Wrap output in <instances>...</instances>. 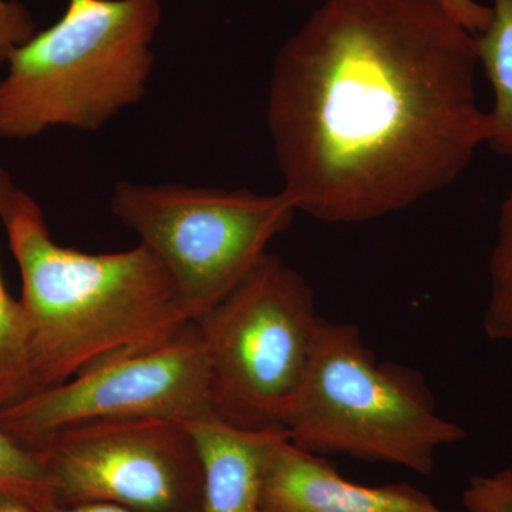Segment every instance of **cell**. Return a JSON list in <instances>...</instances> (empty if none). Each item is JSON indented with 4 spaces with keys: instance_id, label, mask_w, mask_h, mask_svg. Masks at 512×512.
<instances>
[{
    "instance_id": "obj_1",
    "label": "cell",
    "mask_w": 512,
    "mask_h": 512,
    "mask_svg": "<svg viewBox=\"0 0 512 512\" xmlns=\"http://www.w3.org/2000/svg\"><path fill=\"white\" fill-rule=\"evenodd\" d=\"M476 36L437 0H325L279 50L268 127L296 211L360 224L454 183L487 146Z\"/></svg>"
},
{
    "instance_id": "obj_2",
    "label": "cell",
    "mask_w": 512,
    "mask_h": 512,
    "mask_svg": "<svg viewBox=\"0 0 512 512\" xmlns=\"http://www.w3.org/2000/svg\"><path fill=\"white\" fill-rule=\"evenodd\" d=\"M0 220L22 276L37 392L154 348L191 322L173 278L144 245L113 254L62 247L16 185Z\"/></svg>"
},
{
    "instance_id": "obj_3",
    "label": "cell",
    "mask_w": 512,
    "mask_h": 512,
    "mask_svg": "<svg viewBox=\"0 0 512 512\" xmlns=\"http://www.w3.org/2000/svg\"><path fill=\"white\" fill-rule=\"evenodd\" d=\"M160 0H69L52 28L9 53L0 80V138L49 127L99 130L147 92Z\"/></svg>"
},
{
    "instance_id": "obj_4",
    "label": "cell",
    "mask_w": 512,
    "mask_h": 512,
    "mask_svg": "<svg viewBox=\"0 0 512 512\" xmlns=\"http://www.w3.org/2000/svg\"><path fill=\"white\" fill-rule=\"evenodd\" d=\"M285 431L318 456L343 454L419 474L434 470L441 448L466 437L437 414L420 377L377 363L352 323L325 319Z\"/></svg>"
},
{
    "instance_id": "obj_5",
    "label": "cell",
    "mask_w": 512,
    "mask_h": 512,
    "mask_svg": "<svg viewBox=\"0 0 512 512\" xmlns=\"http://www.w3.org/2000/svg\"><path fill=\"white\" fill-rule=\"evenodd\" d=\"M322 320L305 278L266 255L227 298L195 320L215 416L238 429L285 430Z\"/></svg>"
},
{
    "instance_id": "obj_6",
    "label": "cell",
    "mask_w": 512,
    "mask_h": 512,
    "mask_svg": "<svg viewBox=\"0 0 512 512\" xmlns=\"http://www.w3.org/2000/svg\"><path fill=\"white\" fill-rule=\"evenodd\" d=\"M110 210L167 269L192 320L252 274L298 212L282 191L128 181L114 187Z\"/></svg>"
},
{
    "instance_id": "obj_7",
    "label": "cell",
    "mask_w": 512,
    "mask_h": 512,
    "mask_svg": "<svg viewBox=\"0 0 512 512\" xmlns=\"http://www.w3.org/2000/svg\"><path fill=\"white\" fill-rule=\"evenodd\" d=\"M33 451L45 467L52 503L200 512L201 461L184 421H82L53 431Z\"/></svg>"
},
{
    "instance_id": "obj_8",
    "label": "cell",
    "mask_w": 512,
    "mask_h": 512,
    "mask_svg": "<svg viewBox=\"0 0 512 512\" xmlns=\"http://www.w3.org/2000/svg\"><path fill=\"white\" fill-rule=\"evenodd\" d=\"M215 416L210 369L200 330L191 320L173 338L84 372L0 413V430L36 450L53 431L101 419Z\"/></svg>"
},
{
    "instance_id": "obj_9",
    "label": "cell",
    "mask_w": 512,
    "mask_h": 512,
    "mask_svg": "<svg viewBox=\"0 0 512 512\" xmlns=\"http://www.w3.org/2000/svg\"><path fill=\"white\" fill-rule=\"evenodd\" d=\"M262 512H450L409 484L367 487L322 456L279 441L266 464Z\"/></svg>"
},
{
    "instance_id": "obj_10",
    "label": "cell",
    "mask_w": 512,
    "mask_h": 512,
    "mask_svg": "<svg viewBox=\"0 0 512 512\" xmlns=\"http://www.w3.org/2000/svg\"><path fill=\"white\" fill-rule=\"evenodd\" d=\"M201 461L200 512H262L266 464L285 430H244L217 416L184 421Z\"/></svg>"
},
{
    "instance_id": "obj_11",
    "label": "cell",
    "mask_w": 512,
    "mask_h": 512,
    "mask_svg": "<svg viewBox=\"0 0 512 512\" xmlns=\"http://www.w3.org/2000/svg\"><path fill=\"white\" fill-rule=\"evenodd\" d=\"M490 26L476 36L478 60L493 87L487 146L512 157V0H493Z\"/></svg>"
},
{
    "instance_id": "obj_12",
    "label": "cell",
    "mask_w": 512,
    "mask_h": 512,
    "mask_svg": "<svg viewBox=\"0 0 512 512\" xmlns=\"http://www.w3.org/2000/svg\"><path fill=\"white\" fill-rule=\"evenodd\" d=\"M13 185L0 167V204ZM36 392L28 313L20 299L9 295L0 276V413Z\"/></svg>"
},
{
    "instance_id": "obj_13",
    "label": "cell",
    "mask_w": 512,
    "mask_h": 512,
    "mask_svg": "<svg viewBox=\"0 0 512 512\" xmlns=\"http://www.w3.org/2000/svg\"><path fill=\"white\" fill-rule=\"evenodd\" d=\"M488 274L490 299L484 313V332L493 340H512V188L501 204Z\"/></svg>"
},
{
    "instance_id": "obj_14",
    "label": "cell",
    "mask_w": 512,
    "mask_h": 512,
    "mask_svg": "<svg viewBox=\"0 0 512 512\" xmlns=\"http://www.w3.org/2000/svg\"><path fill=\"white\" fill-rule=\"evenodd\" d=\"M0 494L12 495L29 504L52 501L45 467L35 451L0 430Z\"/></svg>"
},
{
    "instance_id": "obj_15",
    "label": "cell",
    "mask_w": 512,
    "mask_h": 512,
    "mask_svg": "<svg viewBox=\"0 0 512 512\" xmlns=\"http://www.w3.org/2000/svg\"><path fill=\"white\" fill-rule=\"evenodd\" d=\"M463 500L494 512H512V470L505 468L491 477H474Z\"/></svg>"
},
{
    "instance_id": "obj_16",
    "label": "cell",
    "mask_w": 512,
    "mask_h": 512,
    "mask_svg": "<svg viewBox=\"0 0 512 512\" xmlns=\"http://www.w3.org/2000/svg\"><path fill=\"white\" fill-rule=\"evenodd\" d=\"M35 35V23L18 2L0 0V64L5 63L15 47Z\"/></svg>"
},
{
    "instance_id": "obj_17",
    "label": "cell",
    "mask_w": 512,
    "mask_h": 512,
    "mask_svg": "<svg viewBox=\"0 0 512 512\" xmlns=\"http://www.w3.org/2000/svg\"><path fill=\"white\" fill-rule=\"evenodd\" d=\"M437 3L474 36L484 33L493 18L491 6L481 5L477 0H437Z\"/></svg>"
},
{
    "instance_id": "obj_18",
    "label": "cell",
    "mask_w": 512,
    "mask_h": 512,
    "mask_svg": "<svg viewBox=\"0 0 512 512\" xmlns=\"http://www.w3.org/2000/svg\"><path fill=\"white\" fill-rule=\"evenodd\" d=\"M33 507L37 512H136L120 507V505L106 503L62 505L49 501V503L37 504Z\"/></svg>"
},
{
    "instance_id": "obj_19",
    "label": "cell",
    "mask_w": 512,
    "mask_h": 512,
    "mask_svg": "<svg viewBox=\"0 0 512 512\" xmlns=\"http://www.w3.org/2000/svg\"><path fill=\"white\" fill-rule=\"evenodd\" d=\"M0 512H37L28 501L12 495L0 494Z\"/></svg>"
},
{
    "instance_id": "obj_20",
    "label": "cell",
    "mask_w": 512,
    "mask_h": 512,
    "mask_svg": "<svg viewBox=\"0 0 512 512\" xmlns=\"http://www.w3.org/2000/svg\"><path fill=\"white\" fill-rule=\"evenodd\" d=\"M463 512H494L490 510H485V508L474 507V505H464Z\"/></svg>"
}]
</instances>
